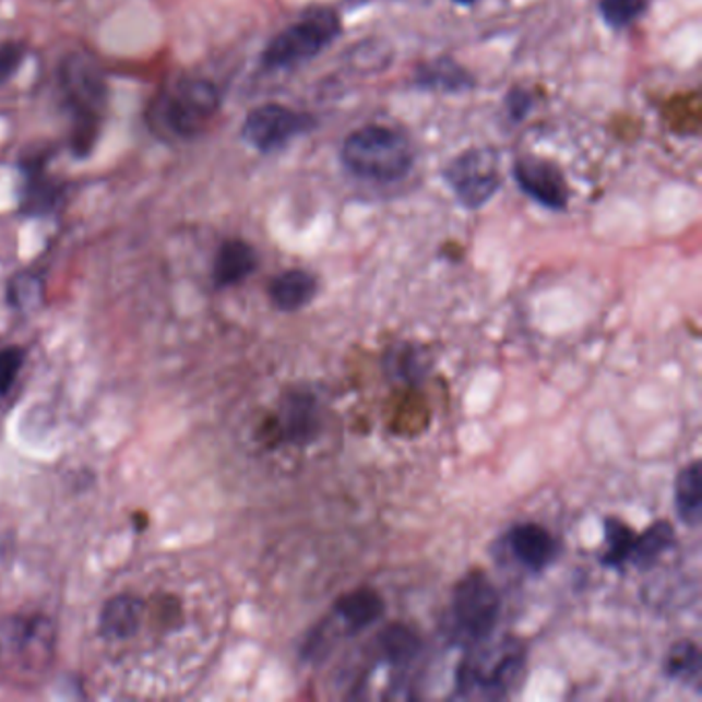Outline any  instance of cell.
Masks as SVG:
<instances>
[{
	"label": "cell",
	"instance_id": "cell-18",
	"mask_svg": "<svg viewBox=\"0 0 702 702\" xmlns=\"http://www.w3.org/2000/svg\"><path fill=\"white\" fill-rule=\"evenodd\" d=\"M676 544V530L671 523L662 520L653 523L647 532L636 534V542L632 548L631 562L641 571H649L655 567L659 559L666 555L667 550Z\"/></svg>",
	"mask_w": 702,
	"mask_h": 702
},
{
	"label": "cell",
	"instance_id": "cell-1",
	"mask_svg": "<svg viewBox=\"0 0 702 702\" xmlns=\"http://www.w3.org/2000/svg\"><path fill=\"white\" fill-rule=\"evenodd\" d=\"M60 91L72 118V148L83 157L97 141L108 106V83L99 62L83 52L67 56L60 67Z\"/></svg>",
	"mask_w": 702,
	"mask_h": 702
},
{
	"label": "cell",
	"instance_id": "cell-28",
	"mask_svg": "<svg viewBox=\"0 0 702 702\" xmlns=\"http://www.w3.org/2000/svg\"><path fill=\"white\" fill-rule=\"evenodd\" d=\"M532 108V99L525 91H513L509 95V109H511V116L515 120H523V116L527 114V109Z\"/></svg>",
	"mask_w": 702,
	"mask_h": 702
},
{
	"label": "cell",
	"instance_id": "cell-13",
	"mask_svg": "<svg viewBox=\"0 0 702 702\" xmlns=\"http://www.w3.org/2000/svg\"><path fill=\"white\" fill-rule=\"evenodd\" d=\"M144 604L136 595L122 594L111 597L99 616V632L108 641L130 639L141 627Z\"/></svg>",
	"mask_w": 702,
	"mask_h": 702
},
{
	"label": "cell",
	"instance_id": "cell-27",
	"mask_svg": "<svg viewBox=\"0 0 702 702\" xmlns=\"http://www.w3.org/2000/svg\"><path fill=\"white\" fill-rule=\"evenodd\" d=\"M23 46L7 44L0 48V83H4L13 72L17 71L23 60Z\"/></svg>",
	"mask_w": 702,
	"mask_h": 702
},
{
	"label": "cell",
	"instance_id": "cell-24",
	"mask_svg": "<svg viewBox=\"0 0 702 702\" xmlns=\"http://www.w3.org/2000/svg\"><path fill=\"white\" fill-rule=\"evenodd\" d=\"M649 9V0H602V17L616 29L627 27Z\"/></svg>",
	"mask_w": 702,
	"mask_h": 702
},
{
	"label": "cell",
	"instance_id": "cell-17",
	"mask_svg": "<svg viewBox=\"0 0 702 702\" xmlns=\"http://www.w3.org/2000/svg\"><path fill=\"white\" fill-rule=\"evenodd\" d=\"M676 513L680 522L688 527H697L702 517V472L701 462L694 460L688 466L680 469L676 478Z\"/></svg>",
	"mask_w": 702,
	"mask_h": 702
},
{
	"label": "cell",
	"instance_id": "cell-6",
	"mask_svg": "<svg viewBox=\"0 0 702 702\" xmlns=\"http://www.w3.org/2000/svg\"><path fill=\"white\" fill-rule=\"evenodd\" d=\"M341 34V19L330 9H316L272 39L264 50V67L295 69L316 58Z\"/></svg>",
	"mask_w": 702,
	"mask_h": 702
},
{
	"label": "cell",
	"instance_id": "cell-16",
	"mask_svg": "<svg viewBox=\"0 0 702 702\" xmlns=\"http://www.w3.org/2000/svg\"><path fill=\"white\" fill-rule=\"evenodd\" d=\"M416 85L439 93H462L474 87V76L451 58H437L418 67Z\"/></svg>",
	"mask_w": 702,
	"mask_h": 702
},
{
	"label": "cell",
	"instance_id": "cell-14",
	"mask_svg": "<svg viewBox=\"0 0 702 702\" xmlns=\"http://www.w3.org/2000/svg\"><path fill=\"white\" fill-rule=\"evenodd\" d=\"M258 266V255L250 243L246 241H227L221 246L215 260L216 287H234L246 281Z\"/></svg>",
	"mask_w": 702,
	"mask_h": 702
},
{
	"label": "cell",
	"instance_id": "cell-29",
	"mask_svg": "<svg viewBox=\"0 0 702 702\" xmlns=\"http://www.w3.org/2000/svg\"><path fill=\"white\" fill-rule=\"evenodd\" d=\"M453 2H457V4H474L476 0H453Z\"/></svg>",
	"mask_w": 702,
	"mask_h": 702
},
{
	"label": "cell",
	"instance_id": "cell-7",
	"mask_svg": "<svg viewBox=\"0 0 702 702\" xmlns=\"http://www.w3.org/2000/svg\"><path fill=\"white\" fill-rule=\"evenodd\" d=\"M445 181L466 209H480L501 188L497 155L488 148H469L445 169Z\"/></svg>",
	"mask_w": 702,
	"mask_h": 702
},
{
	"label": "cell",
	"instance_id": "cell-20",
	"mask_svg": "<svg viewBox=\"0 0 702 702\" xmlns=\"http://www.w3.org/2000/svg\"><path fill=\"white\" fill-rule=\"evenodd\" d=\"M379 647L392 666H408L418 657L423 643L411 627L396 622L379 634Z\"/></svg>",
	"mask_w": 702,
	"mask_h": 702
},
{
	"label": "cell",
	"instance_id": "cell-26",
	"mask_svg": "<svg viewBox=\"0 0 702 702\" xmlns=\"http://www.w3.org/2000/svg\"><path fill=\"white\" fill-rule=\"evenodd\" d=\"M39 293H41V285L36 276L19 274L9 287V301L19 309H23L25 306H34Z\"/></svg>",
	"mask_w": 702,
	"mask_h": 702
},
{
	"label": "cell",
	"instance_id": "cell-10",
	"mask_svg": "<svg viewBox=\"0 0 702 702\" xmlns=\"http://www.w3.org/2000/svg\"><path fill=\"white\" fill-rule=\"evenodd\" d=\"M507 544L513 557L534 573L548 569L560 552L559 540L538 523H517L507 534Z\"/></svg>",
	"mask_w": 702,
	"mask_h": 702
},
{
	"label": "cell",
	"instance_id": "cell-8",
	"mask_svg": "<svg viewBox=\"0 0 702 702\" xmlns=\"http://www.w3.org/2000/svg\"><path fill=\"white\" fill-rule=\"evenodd\" d=\"M316 127L309 114L281 104H266L252 109L243 122V139L262 153H272Z\"/></svg>",
	"mask_w": 702,
	"mask_h": 702
},
{
	"label": "cell",
	"instance_id": "cell-5",
	"mask_svg": "<svg viewBox=\"0 0 702 702\" xmlns=\"http://www.w3.org/2000/svg\"><path fill=\"white\" fill-rule=\"evenodd\" d=\"M525 649L520 641H507L497 657L488 664L485 657H468L457 669V692L455 697L469 699H507L523 682L525 676Z\"/></svg>",
	"mask_w": 702,
	"mask_h": 702
},
{
	"label": "cell",
	"instance_id": "cell-22",
	"mask_svg": "<svg viewBox=\"0 0 702 702\" xmlns=\"http://www.w3.org/2000/svg\"><path fill=\"white\" fill-rule=\"evenodd\" d=\"M60 199V190L55 181L46 178L39 167H29V178L23 192V211L27 215H46L56 206Z\"/></svg>",
	"mask_w": 702,
	"mask_h": 702
},
{
	"label": "cell",
	"instance_id": "cell-2",
	"mask_svg": "<svg viewBox=\"0 0 702 702\" xmlns=\"http://www.w3.org/2000/svg\"><path fill=\"white\" fill-rule=\"evenodd\" d=\"M344 167L362 180H402L415 163V148L397 130L365 127L355 130L343 144Z\"/></svg>",
	"mask_w": 702,
	"mask_h": 702
},
{
	"label": "cell",
	"instance_id": "cell-15",
	"mask_svg": "<svg viewBox=\"0 0 702 702\" xmlns=\"http://www.w3.org/2000/svg\"><path fill=\"white\" fill-rule=\"evenodd\" d=\"M272 304L281 311H299L318 295V281L306 271H287L271 283Z\"/></svg>",
	"mask_w": 702,
	"mask_h": 702
},
{
	"label": "cell",
	"instance_id": "cell-4",
	"mask_svg": "<svg viewBox=\"0 0 702 702\" xmlns=\"http://www.w3.org/2000/svg\"><path fill=\"white\" fill-rule=\"evenodd\" d=\"M503 602L499 590L483 571H469L451 595V624L457 643L478 647L492 636Z\"/></svg>",
	"mask_w": 702,
	"mask_h": 702
},
{
	"label": "cell",
	"instance_id": "cell-23",
	"mask_svg": "<svg viewBox=\"0 0 702 702\" xmlns=\"http://www.w3.org/2000/svg\"><path fill=\"white\" fill-rule=\"evenodd\" d=\"M385 365H388V373L392 378L406 381V383H418L427 371V365L423 359V348L416 344L394 346L385 357Z\"/></svg>",
	"mask_w": 702,
	"mask_h": 702
},
{
	"label": "cell",
	"instance_id": "cell-21",
	"mask_svg": "<svg viewBox=\"0 0 702 702\" xmlns=\"http://www.w3.org/2000/svg\"><path fill=\"white\" fill-rule=\"evenodd\" d=\"M604 534H606L608 548L602 557V562L610 569H624L631 562L632 548L636 542L634 530L622 520L608 517L604 522Z\"/></svg>",
	"mask_w": 702,
	"mask_h": 702
},
{
	"label": "cell",
	"instance_id": "cell-3",
	"mask_svg": "<svg viewBox=\"0 0 702 702\" xmlns=\"http://www.w3.org/2000/svg\"><path fill=\"white\" fill-rule=\"evenodd\" d=\"M218 109V91L211 81L183 76L163 87L153 104V124L169 136L192 139L211 124Z\"/></svg>",
	"mask_w": 702,
	"mask_h": 702
},
{
	"label": "cell",
	"instance_id": "cell-11",
	"mask_svg": "<svg viewBox=\"0 0 702 702\" xmlns=\"http://www.w3.org/2000/svg\"><path fill=\"white\" fill-rule=\"evenodd\" d=\"M281 425L290 443H297V445L311 443L322 429L318 400L307 392L288 394L283 404Z\"/></svg>",
	"mask_w": 702,
	"mask_h": 702
},
{
	"label": "cell",
	"instance_id": "cell-12",
	"mask_svg": "<svg viewBox=\"0 0 702 702\" xmlns=\"http://www.w3.org/2000/svg\"><path fill=\"white\" fill-rule=\"evenodd\" d=\"M334 614L341 618L348 634H359L360 631L376 624L385 614V602L376 590L360 587L350 594L343 595L334 604Z\"/></svg>",
	"mask_w": 702,
	"mask_h": 702
},
{
	"label": "cell",
	"instance_id": "cell-25",
	"mask_svg": "<svg viewBox=\"0 0 702 702\" xmlns=\"http://www.w3.org/2000/svg\"><path fill=\"white\" fill-rule=\"evenodd\" d=\"M25 360V353L19 346H9L0 350V396L9 394L11 385L15 383L17 373L23 367Z\"/></svg>",
	"mask_w": 702,
	"mask_h": 702
},
{
	"label": "cell",
	"instance_id": "cell-19",
	"mask_svg": "<svg viewBox=\"0 0 702 702\" xmlns=\"http://www.w3.org/2000/svg\"><path fill=\"white\" fill-rule=\"evenodd\" d=\"M701 649L692 641H678L667 649L664 657V674L669 680L682 686H701Z\"/></svg>",
	"mask_w": 702,
	"mask_h": 702
},
{
	"label": "cell",
	"instance_id": "cell-9",
	"mask_svg": "<svg viewBox=\"0 0 702 702\" xmlns=\"http://www.w3.org/2000/svg\"><path fill=\"white\" fill-rule=\"evenodd\" d=\"M513 176L530 199L552 211H562L567 206L569 188L557 165L536 157H525L515 162Z\"/></svg>",
	"mask_w": 702,
	"mask_h": 702
}]
</instances>
